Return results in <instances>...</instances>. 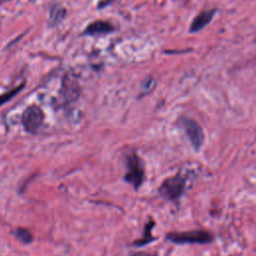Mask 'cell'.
<instances>
[{"label": "cell", "instance_id": "obj_1", "mask_svg": "<svg viewBox=\"0 0 256 256\" xmlns=\"http://www.w3.org/2000/svg\"><path fill=\"white\" fill-rule=\"evenodd\" d=\"M124 162L126 167L124 180L131 184L135 190H138L144 183L145 179L143 162L135 150H129L125 154Z\"/></svg>", "mask_w": 256, "mask_h": 256}, {"label": "cell", "instance_id": "obj_2", "mask_svg": "<svg viewBox=\"0 0 256 256\" xmlns=\"http://www.w3.org/2000/svg\"><path fill=\"white\" fill-rule=\"evenodd\" d=\"M186 182V176L182 175L181 173H178L174 176L166 178L159 186L158 191L160 195L166 200L176 202L184 194Z\"/></svg>", "mask_w": 256, "mask_h": 256}, {"label": "cell", "instance_id": "obj_3", "mask_svg": "<svg viewBox=\"0 0 256 256\" xmlns=\"http://www.w3.org/2000/svg\"><path fill=\"white\" fill-rule=\"evenodd\" d=\"M166 239L174 244H208L213 241V235L206 230H191L183 232H170Z\"/></svg>", "mask_w": 256, "mask_h": 256}, {"label": "cell", "instance_id": "obj_4", "mask_svg": "<svg viewBox=\"0 0 256 256\" xmlns=\"http://www.w3.org/2000/svg\"><path fill=\"white\" fill-rule=\"evenodd\" d=\"M44 122V113L37 105L28 106L22 116L21 123L24 130L30 134H36Z\"/></svg>", "mask_w": 256, "mask_h": 256}, {"label": "cell", "instance_id": "obj_5", "mask_svg": "<svg viewBox=\"0 0 256 256\" xmlns=\"http://www.w3.org/2000/svg\"><path fill=\"white\" fill-rule=\"evenodd\" d=\"M179 123L185 131V134L188 137L194 150L199 151L203 146L205 140L202 127L194 119L188 117H181Z\"/></svg>", "mask_w": 256, "mask_h": 256}, {"label": "cell", "instance_id": "obj_6", "mask_svg": "<svg viewBox=\"0 0 256 256\" xmlns=\"http://www.w3.org/2000/svg\"><path fill=\"white\" fill-rule=\"evenodd\" d=\"M115 27L106 20H95L90 22L83 30L82 36H99L113 33Z\"/></svg>", "mask_w": 256, "mask_h": 256}, {"label": "cell", "instance_id": "obj_7", "mask_svg": "<svg viewBox=\"0 0 256 256\" xmlns=\"http://www.w3.org/2000/svg\"><path fill=\"white\" fill-rule=\"evenodd\" d=\"M216 11L217 10L215 8L200 11L192 20L190 27H189V32L196 33L198 31L202 30L204 27H206L213 20Z\"/></svg>", "mask_w": 256, "mask_h": 256}, {"label": "cell", "instance_id": "obj_8", "mask_svg": "<svg viewBox=\"0 0 256 256\" xmlns=\"http://www.w3.org/2000/svg\"><path fill=\"white\" fill-rule=\"evenodd\" d=\"M61 96L66 103L73 102V101L77 100L79 97L78 84L75 81L69 79L67 76L65 78H63V81H62Z\"/></svg>", "mask_w": 256, "mask_h": 256}, {"label": "cell", "instance_id": "obj_9", "mask_svg": "<svg viewBox=\"0 0 256 256\" xmlns=\"http://www.w3.org/2000/svg\"><path fill=\"white\" fill-rule=\"evenodd\" d=\"M66 8L58 3H53L50 6L49 10V24L51 27H54L60 24L66 17Z\"/></svg>", "mask_w": 256, "mask_h": 256}, {"label": "cell", "instance_id": "obj_10", "mask_svg": "<svg viewBox=\"0 0 256 256\" xmlns=\"http://www.w3.org/2000/svg\"><path fill=\"white\" fill-rule=\"evenodd\" d=\"M155 225V222L153 219H150V221H148L145 226H144V231H143V234H142V237L138 240H135L133 242L132 245L134 246H137V247H141V246H144V245H147L148 243L152 242L154 240V238L152 237V229Z\"/></svg>", "mask_w": 256, "mask_h": 256}, {"label": "cell", "instance_id": "obj_11", "mask_svg": "<svg viewBox=\"0 0 256 256\" xmlns=\"http://www.w3.org/2000/svg\"><path fill=\"white\" fill-rule=\"evenodd\" d=\"M13 235L15 236L16 239H18L20 242L24 244H29L33 241V236L27 228L18 227L13 231Z\"/></svg>", "mask_w": 256, "mask_h": 256}, {"label": "cell", "instance_id": "obj_12", "mask_svg": "<svg viewBox=\"0 0 256 256\" xmlns=\"http://www.w3.org/2000/svg\"><path fill=\"white\" fill-rule=\"evenodd\" d=\"M24 86H25V83H21L20 85L14 87V88H12V89H10L9 91L2 93V94L0 95V107H1L2 105H4L5 103L9 102V101H10L13 97H15L20 91H22V89L24 88Z\"/></svg>", "mask_w": 256, "mask_h": 256}, {"label": "cell", "instance_id": "obj_13", "mask_svg": "<svg viewBox=\"0 0 256 256\" xmlns=\"http://www.w3.org/2000/svg\"><path fill=\"white\" fill-rule=\"evenodd\" d=\"M154 86H155V80L151 76H148L147 78H145L141 84L140 96H143V95L149 93L154 88Z\"/></svg>", "mask_w": 256, "mask_h": 256}, {"label": "cell", "instance_id": "obj_14", "mask_svg": "<svg viewBox=\"0 0 256 256\" xmlns=\"http://www.w3.org/2000/svg\"><path fill=\"white\" fill-rule=\"evenodd\" d=\"M131 256H157L156 253H147V252H137Z\"/></svg>", "mask_w": 256, "mask_h": 256}]
</instances>
